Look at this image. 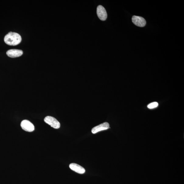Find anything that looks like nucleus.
Masks as SVG:
<instances>
[{"mask_svg":"<svg viewBox=\"0 0 184 184\" xmlns=\"http://www.w3.org/2000/svg\"><path fill=\"white\" fill-rule=\"evenodd\" d=\"M44 121L45 123L49 124L54 128L58 129L60 128V123L54 117L50 116H47L44 118Z\"/></svg>","mask_w":184,"mask_h":184,"instance_id":"nucleus-2","label":"nucleus"},{"mask_svg":"<svg viewBox=\"0 0 184 184\" xmlns=\"http://www.w3.org/2000/svg\"><path fill=\"white\" fill-rule=\"evenodd\" d=\"M158 106V103L157 102H154L149 104L147 107L149 109H153L156 108Z\"/></svg>","mask_w":184,"mask_h":184,"instance_id":"nucleus-9","label":"nucleus"},{"mask_svg":"<svg viewBox=\"0 0 184 184\" xmlns=\"http://www.w3.org/2000/svg\"><path fill=\"white\" fill-rule=\"evenodd\" d=\"M21 126L23 129L27 132H32L35 130V127L33 124L28 120H23Z\"/></svg>","mask_w":184,"mask_h":184,"instance_id":"nucleus-3","label":"nucleus"},{"mask_svg":"<svg viewBox=\"0 0 184 184\" xmlns=\"http://www.w3.org/2000/svg\"><path fill=\"white\" fill-rule=\"evenodd\" d=\"M70 168L72 170L80 174H83L85 172V169L83 167L75 163H72L69 165Z\"/></svg>","mask_w":184,"mask_h":184,"instance_id":"nucleus-8","label":"nucleus"},{"mask_svg":"<svg viewBox=\"0 0 184 184\" xmlns=\"http://www.w3.org/2000/svg\"><path fill=\"white\" fill-rule=\"evenodd\" d=\"M132 21L137 26L140 27H144L146 25L145 19L141 16H134L132 17Z\"/></svg>","mask_w":184,"mask_h":184,"instance_id":"nucleus-5","label":"nucleus"},{"mask_svg":"<svg viewBox=\"0 0 184 184\" xmlns=\"http://www.w3.org/2000/svg\"><path fill=\"white\" fill-rule=\"evenodd\" d=\"M7 55L11 58H16L22 56L23 52L21 50L18 49H11L7 51Z\"/></svg>","mask_w":184,"mask_h":184,"instance_id":"nucleus-7","label":"nucleus"},{"mask_svg":"<svg viewBox=\"0 0 184 184\" xmlns=\"http://www.w3.org/2000/svg\"><path fill=\"white\" fill-rule=\"evenodd\" d=\"M5 43L9 46H15L21 43L22 38L18 33L10 32L5 36Z\"/></svg>","mask_w":184,"mask_h":184,"instance_id":"nucleus-1","label":"nucleus"},{"mask_svg":"<svg viewBox=\"0 0 184 184\" xmlns=\"http://www.w3.org/2000/svg\"><path fill=\"white\" fill-rule=\"evenodd\" d=\"M109 128V124L107 122L104 123L93 128L92 130V132L95 134L99 132L108 129Z\"/></svg>","mask_w":184,"mask_h":184,"instance_id":"nucleus-6","label":"nucleus"},{"mask_svg":"<svg viewBox=\"0 0 184 184\" xmlns=\"http://www.w3.org/2000/svg\"><path fill=\"white\" fill-rule=\"evenodd\" d=\"M97 15L99 19L101 21L106 20L107 18V13L105 8L101 5H99L97 8Z\"/></svg>","mask_w":184,"mask_h":184,"instance_id":"nucleus-4","label":"nucleus"}]
</instances>
